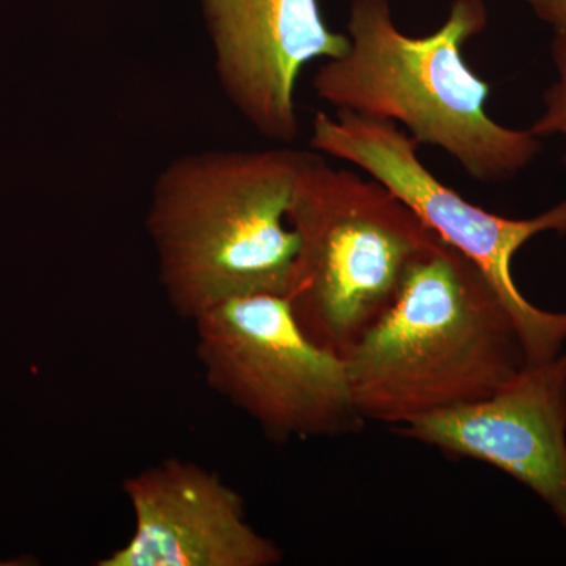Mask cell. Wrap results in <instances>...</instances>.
<instances>
[{
    "instance_id": "obj_1",
    "label": "cell",
    "mask_w": 566,
    "mask_h": 566,
    "mask_svg": "<svg viewBox=\"0 0 566 566\" xmlns=\"http://www.w3.org/2000/svg\"><path fill=\"white\" fill-rule=\"evenodd\" d=\"M486 25L483 0H453L441 28L411 36L395 24L389 0H353L348 50L323 61L312 88L335 111L397 123L417 144L446 151L472 180H513L543 144L486 112L490 84L463 54Z\"/></svg>"
},
{
    "instance_id": "obj_2",
    "label": "cell",
    "mask_w": 566,
    "mask_h": 566,
    "mask_svg": "<svg viewBox=\"0 0 566 566\" xmlns=\"http://www.w3.org/2000/svg\"><path fill=\"white\" fill-rule=\"evenodd\" d=\"M344 360L364 422L395 428L483 400L527 365L494 286L441 238L409 268L394 303Z\"/></svg>"
},
{
    "instance_id": "obj_3",
    "label": "cell",
    "mask_w": 566,
    "mask_h": 566,
    "mask_svg": "<svg viewBox=\"0 0 566 566\" xmlns=\"http://www.w3.org/2000/svg\"><path fill=\"white\" fill-rule=\"evenodd\" d=\"M304 151L208 150L164 167L147 232L170 307L192 322L245 294L285 296L297 241L289 222Z\"/></svg>"
},
{
    "instance_id": "obj_4",
    "label": "cell",
    "mask_w": 566,
    "mask_h": 566,
    "mask_svg": "<svg viewBox=\"0 0 566 566\" xmlns=\"http://www.w3.org/2000/svg\"><path fill=\"white\" fill-rule=\"evenodd\" d=\"M289 222L297 251L286 301L303 333L342 359L439 240L382 182L316 151H304Z\"/></svg>"
},
{
    "instance_id": "obj_5",
    "label": "cell",
    "mask_w": 566,
    "mask_h": 566,
    "mask_svg": "<svg viewBox=\"0 0 566 566\" xmlns=\"http://www.w3.org/2000/svg\"><path fill=\"white\" fill-rule=\"evenodd\" d=\"M192 323L207 385L274 442L363 430L345 360L303 333L283 294L230 297Z\"/></svg>"
},
{
    "instance_id": "obj_6",
    "label": "cell",
    "mask_w": 566,
    "mask_h": 566,
    "mask_svg": "<svg viewBox=\"0 0 566 566\" xmlns=\"http://www.w3.org/2000/svg\"><path fill=\"white\" fill-rule=\"evenodd\" d=\"M311 147L382 182L428 229L471 260L513 316L527 364L546 363L564 352L566 312L545 311L527 301L513 279L512 262L532 238L566 234V199L534 218L494 214L439 180L420 159V145L397 123L352 112H316Z\"/></svg>"
},
{
    "instance_id": "obj_7",
    "label": "cell",
    "mask_w": 566,
    "mask_h": 566,
    "mask_svg": "<svg viewBox=\"0 0 566 566\" xmlns=\"http://www.w3.org/2000/svg\"><path fill=\"white\" fill-rule=\"evenodd\" d=\"M397 431L513 476L545 502L566 532V349L546 363L527 364L483 400L419 417Z\"/></svg>"
},
{
    "instance_id": "obj_8",
    "label": "cell",
    "mask_w": 566,
    "mask_h": 566,
    "mask_svg": "<svg viewBox=\"0 0 566 566\" xmlns=\"http://www.w3.org/2000/svg\"><path fill=\"white\" fill-rule=\"evenodd\" d=\"M219 84L234 109L268 140L300 133L296 82L307 63L348 50L318 0H200Z\"/></svg>"
},
{
    "instance_id": "obj_9",
    "label": "cell",
    "mask_w": 566,
    "mask_h": 566,
    "mask_svg": "<svg viewBox=\"0 0 566 566\" xmlns=\"http://www.w3.org/2000/svg\"><path fill=\"white\" fill-rule=\"evenodd\" d=\"M134 531L96 566H275L281 547L249 523L244 499L202 465L170 458L123 482Z\"/></svg>"
},
{
    "instance_id": "obj_10",
    "label": "cell",
    "mask_w": 566,
    "mask_h": 566,
    "mask_svg": "<svg viewBox=\"0 0 566 566\" xmlns=\"http://www.w3.org/2000/svg\"><path fill=\"white\" fill-rule=\"evenodd\" d=\"M551 59L556 70V81L546 88L543 112L528 129L539 139L562 136L566 140V32L554 33Z\"/></svg>"
},
{
    "instance_id": "obj_11",
    "label": "cell",
    "mask_w": 566,
    "mask_h": 566,
    "mask_svg": "<svg viewBox=\"0 0 566 566\" xmlns=\"http://www.w3.org/2000/svg\"><path fill=\"white\" fill-rule=\"evenodd\" d=\"M528 9L554 33L566 32V0H526Z\"/></svg>"
},
{
    "instance_id": "obj_12",
    "label": "cell",
    "mask_w": 566,
    "mask_h": 566,
    "mask_svg": "<svg viewBox=\"0 0 566 566\" xmlns=\"http://www.w3.org/2000/svg\"><path fill=\"white\" fill-rule=\"evenodd\" d=\"M29 558H13V560L0 562V566H25L31 565L32 562H28Z\"/></svg>"
}]
</instances>
